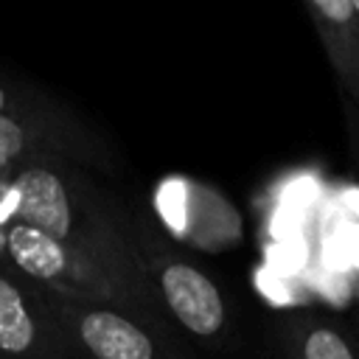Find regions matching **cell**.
I'll return each instance as SVG.
<instances>
[{
	"label": "cell",
	"instance_id": "6da1fadb",
	"mask_svg": "<svg viewBox=\"0 0 359 359\" xmlns=\"http://www.w3.org/2000/svg\"><path fill=\"white\" fill-rule=\"evenodd\" d=\"M0 216L39 230L95 261L149 314L165 317L146 275L135 233L112 213L90 180L65 160H31L0 180ZM168 320V317H165Z\"/></svg>",
	"mask_w": 359,
	"mask_h": 359
},
{
	"label": "cell",
	"instance_id": "277c9868",
	"mask_svg": "<svg viewBox=\"0 0 359 359\" xmlns=\"http://www.w3.org/2000/svg\"><path fill=\"white\" fill-rule=\"evenodd\" d=\"M0 359H76L42 292L0 264Z\"/></svg>",
	"mask_w": 359,
	"mask_h": 359
},
{
	"label": "cell",
	"instance_id": "ba28073f",
	"mask_svg": "<svg viewBox=\"0 0 359 359\" xmlns=\"http://www.w3.org/2000/svg\"><path fill=\"white\" fill-rule=\"evenodd\" d=\"M11 107H14V98H11V93L0 84V112H11Z\"/></svg>",
	"mask_w": 359,
	"mask_h": 359
},
{
	"label": "cell",
	"instance_id": "5b68a950",
	"mask_svg": "<svg viewBox=\"0 0 359 359\" xmlns=\"http://www.w3.org/2000/svg\"><path fill=\"white\" fill-rule=\"evenodd\" d=\"M306 11L351 112H359V22L351 0H309Z\"/></svg>",
	"mask_w": 359,
	"mask_h": 359
},
{
	"label": "cell",
	"instance_id": "3957f363",
	"mask_svg": "<svg viewBox=\"0 0 359 359\" xmlns=\"http://www.w3.org/2000/svg\"><path fill=\"white\" fill-rule=\"evenodd\" d=\"M137 250L163 314L194 339H219L227 328V303L213 278L199 266L151 247L143 238H137Z\"/></svg>",
	"mask_w": 359,
	"mask_h": 359
},
{
	"label": "cell",
	"instance_id": "8992f818",
	"mask_svg": "<svg viewBox=\"0 0 359 359\" xmlns=\"http://www.w3.org/2000/svg\"><path fill=\"white\" fill-rule=\"evenodd\" d=\"M65 151L67 135L42 123L36 112H0V180L31 160H65Z\"/></svg>",
	"mask_w": 359,
	"mask_h": 359
},
{
	"label": "cell",
	"instance_id": "7a4b0ae2",
	"mask_svg": "<svg viewBox=\"0 0 359 359\" xmlns=\"http://www.w3.org/2000/svg\"><path fill=\"white\" fill-rule=\"evenodd\" d=\"M76 359H194L171 320L42 292Z\"/></svg>",
	"mask_w": 359,
	"mask_h": 359
},
{
	"label": "cell",
	"instance_id": "52a82bcc",
	"mask_svg": "<svg viewBox=\"0 0 359 359\" xmlns=\"http://www.w3.org/2000/svg\"><path fill=\"white\" fill-rule=\"evenodd\" d=\"M286 342L292 359H359L345 331L323 317H294Z\"/></svg>",
	"mask_w": 359,
	"mask_h": 359
},
{
	"label": "cell",
	"instance_id": "9c48e42d",
	"mask_svg": "<svg viewBox=\"0 0 359 359\" xmlns=\"http://www.w3.org/2000/svg\"><path fill=\"white\" fill-rule=\"evenodd\" d=\"M0 264H6V224L0 216Z\"/></svg>",
	"mask_w": 359,
	"mask_h": 359
},
{
	"label": "cell",
	"instance_id": "30bf717a",
	"mask_svg": "<svg viewBox=\"0 0 359 359\" xmlns=\"http://www.w3.org/2000/svg\"><path fill=\"white\" fill-rule=\"evenodd\" d=\"M351 6H353V17H356V22H359V0H351Z\"/></svg>",
	"mask_w": 359,
	"mask_h": 359
}]
</instances>
